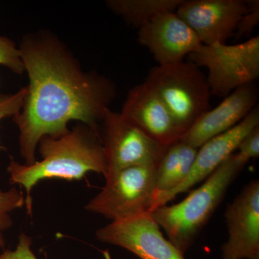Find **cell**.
<instances>
[{"mask_svg": "<svg viewBox=\"0 0 259 259\" xmlns=\"http://www.w3.org/2000/svg\"><path fill=\"white\" fill-rule=\"evenodd\" d=\"M19 50L29 83L23 106L13 120L25 164L36 161L42 138L66 134L70 121H79L100 134L116 96L111 80L83 71L64 46L47 33L24 37Z\"/></svg>", "mask_w": 259, "mask_h": 259, "instance_id": "cell-1", "label": "cell"}, {"mask_svg": "<svg viewBox=\"0 0 259 259\" xmlns=\"http://www.w3.org/2000/svg\"><path fill=\"white\" fill-rule=\"evenodd\" d=\"M40 161L21 164L12 159L8 167L10 183L25 190V207L31 215L34 186L40 181L82 179L89 172L107 175L105 154L100 134L88 126H77L57 137L45 136L38 143Z\"/></svg>", "mask_w": 259, "mask_h": 259, "instance_id": "cell-2", "label": "cell"}, {"mask_svg": "<svg viewBox=\"0 0 259 259\" xmlns=\"http://www.w3.org/2000/svg\"><path fill=\"white\" fill-rule=\"evenodd\" d=\"M247 163L238 153L231 155L182 202L160 206L151 212L153 221L166 233L167 239L182 254L193 245Z\"/></svg>", "mask_w": 259, "mask_h": 259, "instance_id": "cell-3", "label": "cell"}, {"mask_svg": "<svg viewBox=\"0 0 259 259\" xmlns=\"http://www.w3.org/2000/svg\"><path fill=\"white\" fill-rule=\"evenodd\" d=\"M145 81L166 105L182 137L202 114L210 110L212 95L207 76L190 61L154 66Z\"/></svg>", "mask_w": 259, "mask_h": 259, "instance_id": "cell-4", "label": "cell"}, {"mask_svg": "<svg viewBox=\"0 0 259 259\" xmlns=\"http://www.w3.org/2000/svg\"><path fill=\"white\" fill-rule=\"evenodd\" d=\"M156 167L131 166L109 175L85 209L112 222L149 214L156 193Z\"/></svg>", "mask_w": 259, "mask_h": 259, "instance_id": "cell-5", "label": "cell"}, {"mask_svg": "<svg viewBox=\"0 0 259 259\" xmlns=\"http://www.w3.org/2000/svg\"><path fill=\"white\" fill-rule=\"evenodd\" d=\"M190 62L208 70L211 95L225 98L237 88L254 83L259 76V37L235 45H202L189 55Z\"/></svg>", "mask_w": 259, "mask_h": 259, "instance_id": "cell-6", "label": "cell"}, {"mask_svg": "<svg viewBox=\"0 0 259 259\" xmlns=\"http://www.w3.org/2000/svg\"><path fill=\"white\" fill-rule=\"evenodd\" d=\"M100 135L106 177L131 166H157L168 147L150 138L120 112L110 109L102 121Z\"/></svg>", "mask_w": 259, "mask_h": 259, "instance_id": "cell-7", "label": "cell"}, {"mask_svg": "<svg viewBox=\"0 0 259 259\" xmlns=\"http://www.w3.org/2000/svg\"><path fill=\"white\" fill-rule=\"evenodd\" d=\"M95 236L98 241L125 248L140 259H185L164 238L151 213L110 223L97 229Z\"/></svg>", "mask_w": 259, "mask_h": 259, "instance_id": "cell-8", "label": "cell"}, {"mask_svg": "<svg viewBox=\"0 0 259 259\" xmlns=\"http://www.w3.org/2000/svg\"><path fill=\"white\" fill-rule=\"evenodd\" d=\"M259 125L258 105L233 128L209 140L197 150L190 173L185 180L173 190L155 195L153 209L165 205L179 194L190 190L208 178L238 148L242 139L252 129Z\"/></svg>", "mask_w": 259, "mask_h": 259, "instance_id": "cell-9", "label": "cell"}, {"mask_svg": "<svg viewBox=\"0 0 259 259\" xmlns=\"http://www.w3.org/2000/svg\"><path fill=\"white\" fill-rule=\"evenodd\" d=\"M228 238L221 259H259V181H250L227 206Z\"/></svg>", "mask_w": 259, "mask_h": 259, "instance_id": "cell-10", "label": "cell"}, {"mask_svg": "<svg viewBox=\"0 0 259 259\" xmlns=\"http://www.w3.org/2000/svg\"><path fill=\"white\" fill-rule=\"evenodd\" d=\"M248 11L244 0H183L177 14L197 34L202 45L226 44Z\"/></svg>", "mask_w": 259, "mask_h": 259, "instance_id": "cell-11", "label": "cell"}, {"mask_svg": "<svg viewBox=\"0 0 259 259\" xmlns=\"http://www.w3.org/2000/svg\"><path fill=\"white\" fill-rule=\"evenodd\" d=\"M138 41L147 48L158 65L183 61L202 45L197 34L175 12H165L139 29Z\"/></svg>", "mask_w": 259, "mask_h": 259, "instance_id": "cell-12", "label": "cell"}, {"mask_svg": "<svg viewBox=\"0 0 259 259\" xmlns=\"http://www.w3.org/2000/svg\"><path fill=\"white\" fill-rule=\"evenodd\" d=\"M120 113L163 146H170L182 138L166 105L146 81L130 90Z\"/></svg>", "mask_w": 259, "mask_h": 259, "instance_id": "cell-13", "label": "cell"}, {"mask_svg": "<svg viewBox=\"0 0 259 259\" xmlns=\"http://www.w3.org/2000/svg\"><path fill=\"white\" fill-rule=\"evenodd\" d=\"M258 90L254 83L237 88L215 108L202 114L180 141L199 148L238 125L258 105Z\"/></svg>", "mask_w": 259, "mask_h": 259, "instance_id": "cell-14", "label": "cell"}, {"mask_svg": "<svg viewBox=\"0 0 259 259\" xmlns=\"http://www.w3.org/2000/svg\"><path fill=\"white\" fill-rule=\"evenodd\" d=\"M198 148L182 141L167 147L156 167V193H164L182 183L190 173Z\"/></svg>", "mask_w": 259, "mask_h": 259, "instance_id": "cell-15", "label": "cell"}, {"mask_svg": "<svg viewBox=\"0 0 259 259\" xmlns=\"http://www.w3.org/2000/svg\"><path fill=\"white\" fill-rule=\"evenodd\" d=\"M183 0H108L106 5L134 28L140 29L165 12H175Z\"/></svg>", "mask_w": 259, "mask_h": 259, "instance_id": "cell-16", "label": "cell"}, {"mask_svg": "<svg viewBox=\"0 0 259 259\" xmlns=\"http://www.w3.org/2000/svg\"><path fill=\"white\" fill-rule=\"evenodd\" d=\"M25 207V196L21 190L11 188L0 190V248H4L5 232L13 225L12 213Z\"/></svg>", "mask_w": 259, "mask_h": 259, "instance_id": "cell-17", "label": "cell"}, {"mask_svg": "<svg viewBox=\"0 0 259 259\" xmlns=\"http://www.w3.org/2000/svg\"><path fill=\"white\" fill-rule=\"evenodd\" d=\"M0 65L16 74L25 72L20 50L14 42L5 37H0Z\"/></svg>", "mask_w": 259, "mask_h": 259, "instance_id": "cell-18", "label": "cell"}, {"mask_svg": "<svg viewBox=\"0 0 259 259\" xmlns=\"http://www.w3.org/2000/svg\"><path fill=\"white\" fill-rule=\"evenodd\" d=\"M248 11L243 15L239 23L237 25L234 36L236 40H239L244 35L251 33L253 29L259 23V1L258 0H248Z\"/></svg>", "mask_w": 259, "mask_h": 259, "instance_id": "cell-19", "label": "cell"}, {"mask_svg": "<svg viewBox=\"0 0 259 259\" xmlns=\"http://www.w3.org/2000/svg\"><path fill=\"white\" fill-rule=\"evenodd\" d=\"M26 93V88H24L15 93L0 95V122L7 117H14L20 112ZM2 148L0 146V150Z\"/></svg>", "mask_w": 259, "mask_h": 259, "instance_id": "cell-20", "label": "cell"}, {"mask_svg": "<svg viewBox=\"0 0 259 259\" xmlns=\"http://www.w3.org/2000/svg\"><path fill=\"white\" fill-rule=\"evenodd\" d=\"M239 152L238 154L243 159L248 162L251 158H258L259 156V125L248 133L242 139L238 145Z\"/></svg>", "mask_w": 259, "mask_h": 259, "instance_id": "cell-21", "label": "cell"}, {"mask_svg": "<svg viewBox=\"0 0 259 259\" xmlns=\"http://www.w3.org/2000/svg\"><path fill=\"white\" fill-rule=\"evenodd\" d=\"M32 242L30 236L21 233L15 249L4 250L0 254V259H37L32 250Z\"/></svg>", "mask_w": 259, "mask_h": 259, "instance_id": "cell-22", "label": "cell"}]
</instances>
